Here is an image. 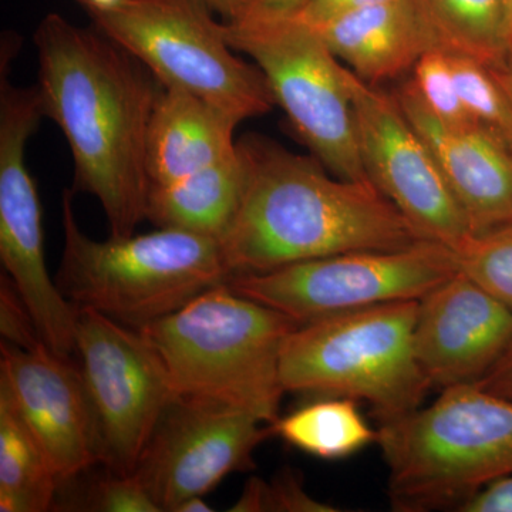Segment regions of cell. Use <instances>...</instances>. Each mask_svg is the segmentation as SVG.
I'll return each mask as SVG.
<instances>
[{
    "label": "cell",
    "mask_w": 512,
    "mask_h": 512,
    "mask_svg": "<svg viewBox=\"0 0 512 512\" xmlns=\"http://www.w3.org/2000/svg\"><path fill=\"white\" fill-rule=\"evenodd\" d=\"M512 346V309L458 271L419 299L414 353L431 387L477 383Z\"/></svg>",
    "instance_id": "cell-15"
},
{
    "label": "cell",
    "mask_w": 512,
    "mask_h": 512,
    "mask_svg": "<svg viewBox=\"0 0 512 512\" xmlns=\"http://www.w3.org/2000/svg\"><path fill=\"white\" fill-rule=\"evenodd\" d=\"M463 512H512V476L494 481L478 491L466 504Z\"/></svg>",
    "instance_id": "cell-29"
},
{
    "label": "cell",
    "mask_w": 512,
    "mask_h": 512,
    "mask_svg": "<svg viewBox=\"0 0 512 512\" xmlns=\"http://www.w3.org/2000/svg\"><path fill=\"white\" fill-rule=\"evenodd\" d=\"M0 332L3 342L22 349H33L43 342L28 306L5 276H2L0 288Z\"/></svg>",
    "instance_id": "cell-28"
},
{
    "label": "cell",
    "mask_w": 512,
    "mask_h": 512,
    "mask_svg": "<svg viewBox=\"0 0 512 512\" xmlns=\"http://www.w3.org/2000/svg\"><path fill=\"white\" fill-rule=\"evenodd\" d=\"M272 436L254 414L202 399H178L154 431L134 474L163 512L210 493L225 477L255 468L254 451Z\"/></svg>",
    "instance_id": "cell-13"
},
{
    "label": "cell",
    "mask_w": 512,
    "mask_h": 512,
    "mask_svg": "<svg viewBox=\"0 0 512 512\" xmlns=\"http://www.w3.org/2000/svg\"><path fill=\"white\" fill-rule=\"evenodd\" d=\"M272 436L320 460H342L376 443L356 400L325 397L269 424Z\"/></svg>",
    "instance_id": "cell-22"
},
{
    "label": "cell",
    "mask_w": 512,
    "mask_h": 512,
    "mask_svg": "<svg viewBox=\"0 0 512 512\" xmlns=\"http://www.w3.org/2000/svg\"><path fill=\"white\" fill-rule=\"evenodd\" d=\"M382 2H386V0H309L306 8L299 13L309 22L318 23L335 18V16L342 15V13L352 12V10L366 8V6Z\"/></svg>",
    "instance_id": "cell-30"
},
{
    "label": "cell",
    "mask_w": 512,
    "mask_h": 512,
    "mask_svg": "<svg viewBox=\"0 0 512 512\" xmlns=\"http://www.w3.org/2000/svg\"><path fill=\"white\" fill-rule=\"evenodd\" d=\"M247 181V163L238 146L232 156L187 177L151 185L146 220L157 228L221 239L237 215Z\"/></svg>",
    "instance_id": "cell-19"
},
{
    "label": "cell",
    "mask_w": 512,
    "mask_h": 512,
    "mask_svg": "<svg viewBox=\"0 0 512 512\" xmlns=\"http://www.w3.org/2000/svg\"><path fill=\"white\" fill-rule=\"evenodd\" d=\"M505 8H507L508 28H510L512 42V0H505Z\"/></svg>",
    "instance_id": "cell-37"
},
{
    "label": "cell",
    "mask_w": 512,
    "mask_h": 512,
    "mask_svg": "<svg viewBox=\"0 0 512 512\" xmlns=\"http://www.w3.org/2000/svg\"><path fill=\"white\" fill-rule=\"evenodd\" d=\"M214 511V508L211 507L207 501H204V498L201 495H195V497L187 498L183 503L178 504V507L175 508L174 512H210Z\"/></svg>",
    "instance_id": "cell-35"
},
{
    "label": "cell",
    "mask_w": 512,
    "mask_h": 512,
    "mask_svg": "<svg viewBox=\"0 0 512 512\" xmlns=\"http://www.w3.org/2000/svg\"><path fill=\"white\" fill-rule=\"evenodd\" d=\"M457 256L460 271L512 309V224L473 235Z\"/></svg>",
    "instance_id": "cell-24"
},
{
    "label": "cell",
    "mask_w": 512,
    "mask_h": 512,
    "mask_svg": "<svg viewBox=\"0 0 512 512\" xmlns=\"http://www.w3.org/2000/svg\"><path fill=\"white\" fill-rule=\"evenodd\" d=\"M83 8H93V9H111L114 6L119 5L121 0H77Z\"/></svg>",
    "instance_id": "cell-36"
},
{
    "label": "cell",
    "mask_w": 512,
    "mask_h": 512,
    "mask_svg": "<svg viewBox=\"0 0 512 512\" xmlns=\"http://www.w3.org/2000/svg\"><path fill=\"white\" fill-rule=\"evenodd\" d=\"M238 146L247 163V190L220 239L231 276L426 241L372 183L343 180L318 158L266 138H242Z\"/></svg>",
    "instance_id": "cell-2"
},
{
    "label": "cell",
    "mask_w": 512,
    "mask_h": 512,
    "mask_svg": "<svg viewBox=\"0 0 512 512\" xmlns=\"http://www.w3.org/2000/svg\"><path fill=\"white\" fill-rule=\"evenodd\" d=\"M417 306L382 303L299 325L282 349L285 393L363 400L380 421L419 409L431 384L414 353Z\"/></svg>",
    "instance_id": "cell-6"
},
{
    "label": "cell",
    "mask_w": 512,
    "mask_h": 512,
    "mask_svg": "<svg viewBox=\"0 0 512 512\" xmlns=\"http://www.w3.org/2000/svg\"><path fill=\"white\" fill-rule=\"evenodd\" d=\"M494 79L497 80L498 84L505 90V93L510 96L512 100V52L507 60L497 66L488 67Z\"/></svg>",
    "instance_id": "cell-34"
},
{
    "label": "cell",
    "mask_w": 512,
    "mask_h": 512,
    "mask_svg": "<svg viewBox=\"0 0 512 512\" xmlns=\"http://www.w3.org/2000/svg\"><path fill=\"white\" fill-rule=\"evenodd\" d=\"M309 0H247L245 13H262V15H295L302 12ZM241 15V16H242Z\"/></svg>",
    "instance_id": "cell-32"
},
{
    "label": "cell",
    "mask_w": 512,
    "mask_h": 512,
    "mask_svg": "<svg viewBox=\"0 0 512 512\" xmlns=\"http://www.w3.org/2000/svg\"><path fill=\"white\" fill-rule=\"evenodd\" d=\"M222 33L265 74L276 104L315 158L336 177L372 183L360 154L348 67L312 23L301 13H245L222 23Z\"/></svg>",
    "instance_id": "cell-8"
},
{
    "label": "cell",
    "mask_w": 512,
    "mask_h": 512,
    "mask_svg": "<svg viewBox=\"0 0 512 512\" xmlns=\"http://www.w3.org/2000/svg\"><path fill=\"white\" fill-rule=\"evenodd\" d=\"M69 510L92 512H163L136 474L121 476L106 470L76 495Z\"/></svg>",
    "instance_id": "cell-27"
},
{
    "label": "cell",
    "mask_w": 512,
    "mask_h": 512,
    "mask_svg": "<svg viewBox=\"0 0 512 512\" xmlns=\"http://www.w3.org/2000/svg\"><path fill=\"white\" fill-rule=\"evenodd\" d=\"M376 443L393 510L461 507L512 476V399L478 383L446 387L430 406L382 421Z\"/></svg>",
    "instance_id": "cell-4"
},
{
    "label": "cell",
    "mask_w": 512,
    "mask_h": 512,
    "mask_svg": "<svg viewBox=\"0 0 512 512\" xmlns=\"http://www.w3.org/2000/svg\"><path fill=\"white\" fill-rule=\"evenodd\" d=\"M412 82L430 113L456 130L481 127L458 90L447 53L430 50L413 69Z\"/></svg>",
    "instance_id": "cell-25"
},
{
    "label": "cell",
    "mask_w": 512,
    "mask_h": 512,
    "mask_svg": "<svg viewBox=\"0 0 512 512\" xmlns=\"http://www.w3.org/2000/svg\"><path fill=\"white\" fill-rule=\"evenodd\" d=\"M43 114L60 127L74 164L72 191L100 201L110 237L146 220V147L163 84L99 30L49 13L35 33Z\"/></svg>",
    "instance_id": "cell-1"
},
{
    "label": "cell",
    "mask_w": 512,
    "mask_h": 512,
    "mask_svg": "<svg viewBox=\"0 0 512 512\" xmlns=\"http://www.w3.org/2000/svg\"><path fill=\"white\" fill-rule=\"evenodd\" d=\"M84 10L96 30L140 60L163 87L200 97L239 121L274 109L265 74L232 53L205 0H121L111 9Z\"/></svg>",
    "instance_id": "cell-7"
},
{
    "label": "cell",
    "mask_w": 512,
    "mask_h": 512,
    "mask_svg": "<svg viewBox=\"0 0 512 512\" xmlns=\"http://www.w3.org/2000/svg\"><path fill=\"white\" fill-rule=\"evenodd\" d=\"M394 99L436 157L474 235L512 224V150L484 127L456 130L437 120L412 79Z\"/></svg>",
    "instance_id": "cell-16"
},
{
    "label": "cell",
    "mask_w": 512,
    "mask_h": 512,
    "mask_svg": "<svg viewBox=\"0 0 512 512\" xmlns=\"http://www.w3.org/2000/svg\"><path fill=\"white\" fill-rule=\"evenodd\" d=\"M205 2L228 20L239 18L247 6V0H205Z\"/></svg>",
    "instance_id": "cell-33"
},
{
    "label": "cell",
    "mask_w": 512,
    "mask_h": 512,
    "mask_svg": "<svg viewBox=\"0 0 512 512\" xmlns=\"http://www.w3.org/2000/svg\"><path fill=\"white\" fill-rule=\"evenodd\" d=\"M232 512H335L332 505L315 500L303 487L301 476L282 470L271 481L249 478Z\"/></svg>",
    "instance_id": "cell-26"
},
{
    "label": "cell",
    "mask_w": 512,
    "mask_h": 512,
    "mask_svg": "<svg viewBox=\"0 0 512 512\" xmlns=\"http://www.w3.org/2000/svg\"><path fill=\"white\" fill-rule=\"evenodd\" d=\"M437 49L487 67L512 52L505 0H414Z\"/></svg>",
    "instance_id": "cell-20"
},
{
    "label": "cell",
    "mask_w": 512,
    "mask_h": 512,
    "mask_svg": "<svg viewBox=\"0 0 512 512\" xmlns=\"http://www.w3.org/2000/svg\"><path fill=\"white\" fill-rule=\"evenodd\" d=\"M458 271L457 252L426 239L396 251L348 252L235 275L227 284L305 325L382 303L419 301Z\"/></svg>",
    "instance_id": "cell-9"
},
{
    "label": "cell",
    "mask_w": 512,
    "mask_h": 512,
    "mask_svg": "<svg viewBox=\"0 0 512 512\" xmlns=\"http://www.w3.org/2000/svg\"><path fill=\"white\" fill-rule=\"evenodd\" d=\"M39 123L29 104L12 101L0 110V259L40 338L56 355L73 357L77 308L47 272L42 205L26 165V146Z\"/></svg>",
    "instance_id": "cell-12"
},
{
    "label": "cell",
    "mask_w": 512,
    "mask_h": 512,
    "mask_svg": "<svg viewBox=\"0 0 512 512\" xmlns=\"http://www.w3.org/2000/svg\"><path fill=\"white\" fill-rule=\"evenodd\" d=\"M461 97L478 124L512 150V100L484 64L448 55Z\"/></svg>",
    "instance_id": "cell-23"
},
{
    "label": "cell",
    "mask_w": 512,
    "mask_h": 512,
    "mask_svg": "<svg viewBox=\"0 0 512 512\" xmlns=\"http://www.w3.org/2000/svg\"><path fill=\"white\" fill-rule=\"evenodd\" d=\"M346 80L367 177L424 238L460 251L474 234L426 141L393 94L349 67Z\"/></svg>",
    "instance_id": "cell-11"
},
{
    "label": "cell",
    "mask_w": 512,
    "mask_h": 512,
    "mask_svg": "<svg viewBox=\"0 0 512 512\" xmlns=\"http://www.w3.org/2000/svg\"><path fill=\"white\" fill-rule=\"evenodd\" d=\"M477 383L487 392L512 399V346L488 375Z\"/></svg>",
    "instance_id": "cell-31"
},
{
    "label": "cell",
    "mask_w": 512,
    "mask_h": 512,
    "mask_svg": "<svg viewBox=\"0 0 512 512\" xmlns=\"http://www.w3.org/2000/svg\"><path fill=\"white\" fill-rule=\"evenodd\" d=\"M64 190V245L56 285L76 308H90L138 329L183 308L231 278L218 238L180 229L96 241L74 214Z\"/></svg>",
    "instance_id": "cell-5"
},
{
    "label": "cell",
    "mask_w": 512,
    "mask_h": 512,
    "mask_svg": "<svg viewBox=\"0 0 512 512\" xmlns=\"http://www.w3.org/2000/svg\"><path fill=\"white\" fill-rule=\"evenodd\" d=\"M76 353L99 426L101 466L130 476L178 400L156 349L140 330L77 308Z\"/></svg>",
    "instance_id": "cell-10"
},
{
    "label": "cell",
    "mask_w": 512,
    "mask_h": 512,
    "mask_svg": "<svg viewBox=\"0 0 512 512\" xmlns=\"http://www.w3.org/2000/svg\"><path fill=\"white\" fill-rule=\"evenodd\" d=\"M0 392L32 431L60 487L101 464L96 413L82 369L45 342L22 349L3 342Z\"/></svg>",
    "instance_id": "cell-14"
},
{
    "label": "cell",
    "mask_w": 512,
    "mask_h": 512,
    "mask_svg": "<svg viewBox=\"0 0 512 512\" xmlns=\"http://www.w3.org/2000/svg\"><path fill=\"white\" fill-rule=\"evenodd\" d=\"M60 483L12 400L0 392V511L55 510Z\"/></svg>",
    "instance_id": "cell-21"
},
{
    "label": "cell",
    "mask_w": 512,
    "mask_h": 512,
    "mask_svg": "<svg viewBox=\"0 0 512 512\" xmlns=\"http://www.w3.org/2000/svg\"><path fill=\"white\" fill-rule=\"evenodd\" d=\"M228 111L184 90L164 87L151 114L146 161L151 185L173 183L237 151Z\"/></svg>",
    "instance_id": "cell-18"
},
{
    "label": "cell",
    "mask_w": 512,
    "mask_h": 512,
    "mask_svg": "<svg viewBox=\"0 0 512 512\" xmlns=\"http://www.w3.org/2000/svg\"><path fill=\"white\" fill-rule=\"evenodd\" d=\"M298 326L224 282L137 330L163 360L178 399L227 404L272 424L285 394L282 349Z\"/></svg>",
    "instance_id": "cell-3"
},
{
    "label": "cell",
    "mask_w": 512,
    "mask_h": 512,
    "mask_svg": "<svg viewBox=\"0 0 512 512\" xmlns=\"http://www.w3.org/2000/svg\"><path fill=\"white\" fill-rule=\"evenodd\" d=\"M312 25L330 52L372 86L403 76L437 49L414 0H386Z\"/></svg>",
    "instance_id": "cell-17"
}]
</instances>
